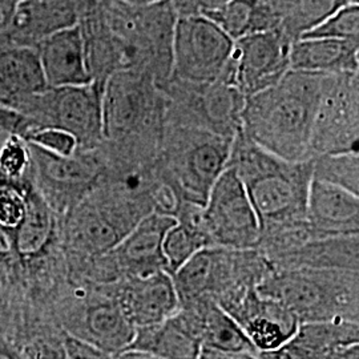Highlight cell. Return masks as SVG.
<instances>
[{
  "instance_id": "5bb4252c",
  "label": "cell",
  "mask_w": 359,
  "mask_h": 359,
  "mask_svg": "<svg viewBox=\"0 0 359 359\" xmlns=\"http://www.w3.org/2000/svg\"><path fill=\"white\" fill-rule=\"evenodd\" d=\"M175 222V218L154 212L142 218L115 249L103 255L112 283L167 270L163 241Z\"/></svg>"
},
{
  "instance_id": "6da1fadb",
  "label": "cell",
  "mask_w": 359,
  "mask_h": 359,
  "mask_svg": "<svg viewBox=\"0 0 359 359\" xmlns=\"http://www.w3.org/2000/svg\"><path fill=\"white\" fill-rule=\"evenodd\" d=\"M325 74L289 69L246 97L241 130L264 151L292 163L311 160L310 142Z\"/></svg>"
},
{
  "instance_id": "8fae6325",
  "label": "cell",
  "mask_w": 359,
  "mask_h": 359,
  "mask_svg": "<svg viewBox=\"0 0 359 359\" xmlns=\"http://www.w3.org/2000/svg\"><path fill=\"white\" fill-rule=\"evenodd\" d=\"M201 221L210 246L257 249L261 224L243 181L226 167L206 197Z\"/></svg>"
},
{
  "instance_id": "ba28073f",
  "label": "cell",
  "mask_w": 359,
  "mask_h": 359,
  "mask_svg": "<svg viewBox=\"0 0 359 359\" xmlns=\"http://www.w3.org/2000/svg\"><path fill=\"white\" fill-rule=\"evenodd\" d=\"M165 117L234 139L243 127L244 95L226 77L210 83L169 79Z\"/></svg>"
},
{
  "instance_id": "4316f807",
  "label": "cell",
  "mask_w": 359,
  "mask_h": 359,
  "mask_svg": "<svg viewBox=\"0 0 359 359\" xmlns=\"http://www.w3.org/2000/svg\"><path fill=\"white\" fill-rule=\"evenodd\" d=\"M311 161L313 179L330 182L359 196L358 152L322 154Z\"/></svg>"
},
{
  "instance_id": "f546056e",
  "label": "cell",
  "mask_w": 359,
  "mask_h": 359,
  "mask_svg": "<svg viewBox=\"0 0 359 359\" xmlns=\"http://www.w3.org/2000/svg\"><path fill=\"white\" fill-rule=\"evenodd\" d=\"M28 144L35 145L48 154L57 156H72L79 151L76 137L65 130L57 128L27 129L22 136Z\"/></svg>"
},
{
  "instance_id": "83f0119b",
  "label": "cell",
  "mask_w": 359,
  "mask_h": 359,
  "mask_svg": "<svg viewBox=\"0 0 359 359\" xmlns=\"http://www.w3.org/2000/svg\"><path fill=\"white\" fill-rule=\"evenodd\" d=\"M299 38L359 41L358 3H348L339 7L326 19H323L321 23L304 32Z\"/></svg>"
},
{
  "instance_id": "9a60e30c",
  "label": "cell",
  "mask_w": 359,
  "mask_h": 359,
  "mask_svg": "<svg viewBox=\"0 0 359 359\" xmlns=\"http://www.w3.org/2000/svg\"><path fill=\"white\" fill-rule=\"evenodd\" d=\"M225 311L243 329L257 354L273 353L287 345L301 322L278 301L250 290Z\"/></svg>"
},
{
  "instance_id": "f1b7e54d",
  "label": "cell",
  "mask_w": 359,
  "mask_h": 359,
  "mask_svg": "<svg viewBox=\"0 0 359 359\" xmlns=\"http://www.w3.org/2000/svg\"><path fill=\"white\" fill-rule=\"evenodd\" d=\"M31 152L28 142L11 133L0 142V176L13 181L26 180L31 173Z\"/></svg>"
},
{
  "instance_id": "52a82bcc",
  "label": "cell",
  "mask_w": 359,
  "mask_h": 359,
  "mask_svg": "<svg viewBox=\"0 0 359 359\" xmlns=\"http://www.w3.org/2000/svg\"><path fill=\"white\" fill-rule=\"evenodd\" d=\"M71 285L72 292L60 309L63 333L114 355L127 350L136 329L118 305L112 285Z\"/></svg>"
},
{
  "instance_id": "836d02e7",
  "label": "cell",
  "mask_w": 359,
  "mask_h": 359,
  "mask_svg": "<svg viewBox=\"0 0 359 359\" xmlns=\"http://www.w3.org/2000/svg\"><path fill=\"white\" fill-rule=\"evenodd\" d=\"M115 359H161L158 357H154L149 353H145V351H139V350H124L118 354H116Z\"/></svg>"
},
{
  "instance_id": "7c38bea8",
  "label": "cell",
  "mask_w": 359,
  "mask_h": 359,
  "mask_svg": "<svg viewBox=\"0 0 359 359\" xmlns=\"http://www.w3.org/2000/svg\"><path fill=\"white\" fill-rule=\"evenodd\" d=\"M359 71L326 75L314 116L310 154L358 152Z\"/></svg>"
},
{
  "instance_id": "d590c367",
  "label": "cell",
  "mask_w": 359,
  "mask_h": 359,
  "mask_svg": "<svg viewBox=\"0 0 359 359\" xmlns=\"http://www.w3.org/2000/svg\"><path fill=\"white\" fill-rule=\"evenodd\" d=\"M124 3H128V4H133V6H144V4H151L154 1H158V0H121Z\"/></svg>"
},
{
  "instance_id": "484cf974",
  "label": "cell",
  "mask_w": 359,
  "mask_h": 359,
  "mask_svg": "<svg viewBox=\"0 0 359 359\" xmlns=\"http://www.w3.org/2000/svg\"><path fill=\"white\" fill-rule=\"evenodd\" d=\"M278 13L283 31L292 40L321 23L329 15L348 3L358 0H270Z\"/></svg>"
},
{
  "instance_id": "e575fe53",
  "label": "cell",
  "mask_w": 359,
  "mask_h": 359,
  "mask_svg": "<svg viewBox=\"0 0 359 359\" xmlns=\"http://www.w3.org/2000/svg\"><path fill=\"white\" fill-rule=\"evenodd\" d=\"M0 359H23L13 348L0 341Z\"/></svg>"
},
{
  "instance_id": "4fadbf2b",
  "label": "cell",
  "mask_w": 359,
  "mask_h": 359,
  "mask_svg": "<svg viewBox=\"0 0 359 359\" xmlns=\"http://www.w3.org/2000/svg\"><path fill=\"white\" fill-rule=\"evenodd\" d=\"M293 41L280 28L234 40L225 77L245 97L269 88L290 69Z\"/></svg>"
},
{
  "instance_id": "7402d4cb",
  "label": "cell",
  "mask_w": 359,
  "mask_h": 359,
  "mask_svg": "<svg viewBox=\"0 0 359 359\" xmlns=\"http://www.w3.org/2000/svg\"><path fill=\"white\" fill-rule=\"evenodd\" d=\"M273 269H342L359 271V236L316 237L274 264Z\"/></svg>"
},
{
  "instance_id": "2e32d148",
  "label": "cell",
  "mask_w": 359,
  "mask_h": 359,
  "mask_svg": "<svg viewBox=\"0 0 359 359\" xmlns=\"http://www.w3.org/2000/svg\"><path fill=\"white\" fill-rule=\"evenodd\" d=\"M112 292L135 329L164 321L180 308L179 295L167 270L114 283Z\"/></svg>"
},
{
  "instance_id": "4dcf8cb0",
  "label": "cell",
  "mask_w": 359,
  "mask_h": 359,
  "mask_svg": "<svg viewBox=\"0 0 359 359\" xmlns=\"http://www.w3.org/2000/svg\"><path fill=\"white\" fill-rule=\"evenodd\" d=\"M23 359H68L63 334L62 337H40L31 341L23 353Z\"/></svg>"
},
{
  "instance_id": "603a6c76",
  "label": "cell",
  "mask_w": 359,
  "mask_h": 359,
  "mask_svg": "<svg viewBox=\"0 0 359 359\" xmlns=\"http://www.w3.org/2000/svg\"><path fill=\"white\" fill-rule=\"evenodd\" d=\"M57 234V216L32 182L27 185V205L23 219L13 231L15 255L23 261L44 256Z\"/></svg>"
},
{
  "instance_id": "e0dca14e",
  "label": "cell",
  "mask_w": 359,
  "mask_h": 359,
  "mask_svg": "<svg viewBox=\"0 0 359 359\" xmlns=\"http://www.w3.org/2000/svg\"><path fill=\"white\" fill-rule=\"evenodd\" d=\"M79 22L75 0H20L0 25V38L36 47L43 39Z\"/></svg>"
},
{
  "instance_id": "d6a6232c",
  "label": "cell",
  "mask_w": 359,
  "mask_h": 359,
  "mask_svg": "<svg viewBox=\"0 0 359 359\" xmlns=\"http://www.w3.org/2000/svg\"><path fill=\"white\" fill-rule=\"evenodd\" d=\"M198 359H261L256 354L248 353H224L210 348H203Z\"/></svg>"
},
{
  "instance_id": "d6986e66",
  "label": "cell",
  "mask_w": 359,
  "mask_h": 359,
  "mask_svg": "<svg viewBox=\"0 0 359 359\" xmlns=\"http://www.w3.org/2000/svg\"><path fill=\"white\" fill-rule=\"evenodd\" d=\"M128 348L161 359H198L203 342L192 313L180 306L167 320L136 329Z\"/></svg>"
},
{
  "instance_id": "ffe728a7",
  "label": "cell",
  "mask_w": 359,
  "mask_h": 359,
  "mask_svg": "<svg viewBox=\"0 0 359 359\" xmlns=\"http://www.w3.org/2000/svg\"><path fill=\"white\" fill-rule=\"evenodd\" d=\"M306 221L325 237L359 234V196L330 182L311 179Z\"/></svg>"
},
{
  "instance_id": "cb8c5ba5",
  "label": "cell",
  "mask_w": 359,
  "mask_h": 359,
  "mask_svg": "<svg viewBox=\"0 0 359 359\" xmlns=\"http://www.w3.org/2000/svg\"><path fill=\"white\" fill-rule=\"evenodd\" d=\"M180 306L188 309L192 313L203 342V348L258 355L240 325L216 302L203 299L182 304Z\"/></svg>"
},
{
  "instance_id": "7a4b0ae2",
  "label": "cell",
  "mask_w": 359,
  "mask_h": 359,
  "mask_svg": "<svg viewBox=\"0 0 359 359\" xmlns=\"http://www.w3.org/2000/svg\"><path fill=\"white\" fill-rule=\"evenodd\" d=\"M243 181L259 218L261 231L306 218L313 161L292 163L259 148L240 130L231 144L228 165Z\"/></svg>"
},
{
  "instance_id": "9c48e42d",
  "label": "cell",
  "mask_w": 359,
  "mask_h": 359,
  "mask_svg": "<svg viewBox=\"0 0 359 359\" xmlns=\"http://www.w3.org/2000/svg\"><path fill=\"white\" fill-rule=\"evenodd\" d=\"M28 147L35 175L32 185L57 217H63L99 184L107 168L103 145L92 151L79 149L68 157Z\"/></svg>"
},
{
  "instance_id": "30bf717a",
  "label": "cell",
  "mask_w": 359,
  "mask_h": 359,
  "mask_svg": "<svg viewBox=\"0 0 359 359\" xmlns=\"http://www.w3.org/2000/svg\"><path fill=\"white\" fill-rule=\"evenodd\" d=\"M234 40L201 13L179 15L172 47L170 79L210 83L225 76Z\"/></svg>"
},
{
  "instance_id": "d4e9b609",
  "label": "cell",
  "mask_w": 359,
  "mask_h": 359,
  "mask_svg": "<svg viewBox=\"0 0 359 359\" xmlns=\"http://www.w3.org/2000/svg\"><path fill=\"white\" fill-rule=\"evenodd\" d=\"M201 15L213 20L233 40L280 28V16L270 0H229Z\"/></svg>"
},
{
  "instance_id": "44dd1931",
  "label": "cell",
  "mask_w": 359,
  "mask_h": 359,
  "mask_svg": "<svg viewBox=\"0 0 359 359\" xmlns=\"http://www.w3.org/2000/svg\"><path fill=\"white\" fill-rule=\"evenodd\" d=\"M290 69L337 75L359 71V41L299 38L290 47Z\"/></svg>"
},
{
  "instance_id": "5b68a950",
  "label": "cell",
  "mask_w": 359,
  "mask_h": 359,
  "mask_svg": "<svg viewBox=\"0 0 359 359\" xmlns=\"http://www.w3.org/2000/svg\"><path fill=\"white\" fill-rule=\"evenodd\" d=\"M269 262L257 249L210 246L172 274L180 305L209 299L228 309L264 280Z\"/></svg>"
},
{
  "instance_id": "1f68e13d",
  "label": "cell",
  "mask_w": 359,
  "mask_h": 359,
  "mask_svg": "<svg viewBox=\"0 0 359 359\" xmlns=\"http://www.w3.org/2000/svg\"><path fill=\"white\" fill-rule=\"evenodd\" d=\"M63 341L68 359H115L114 354L72 335L63 333Z\"/></svg>"
},
{
  "instance_id": "ac0fdd59",
  "label": "cell",
  "mask_w": 359,
  "mask_h": 359,
  "mask_svg": "<svg viewBox=\"0 0 359 359\" xmlns=\"http://www.w3.org/2000/svg\"><path fill=\"white\" fill-rule=\"evenodd\" d=\"M36 50L47 88L79 87L93 83L86 40L79 23L43 39Z\"/></svg>"
},
{
  "instance_id": "3957f363",
  "label": "cell",
  "mask_w": 359,
  "mask_h": 359,
  "mask_svg": "<svg viewBox=\"0 0 359 359\" xmlns=\"http://www.w3.org/2000/svg\"><path fill=\"white\" fill-rule=\"evenodd\" d=\"M257 292L278 301L298 321L359 323V271L342 269H273Z\"/></svg>"
},
{
  "instance_id": "277c9868",
  "label": "cell",
  "mask_w": 359,
  "mask_h": 359,
  "mask_svg": "<svg viewBox=\"0 0 359 359\" xmlns=\"http://www.w3.org/2000/svg\"><path fill=\"white\" fill-rule=\"evenodd\" d=\"M231 144V137L165 117L156 169L181 201L204 206L226 169Z\"/></svg>"
},
{
  "instance_id": "8992f818",
  "label": "cell",
  "mask_w": 359,
  "mask_h": 359,
  "mask_svg": "<svg viewBox=\"0 0 359 359\" xmlns=\"http://www.w3.org/2000/svg\"><path fill=\"white\" fill-rule=\"evenodd\" d=\"M103 90L96 83L46 88L13 109L25 117L27 129H62L76 137L80 151H92L104 144Z\"/></svg>"
}]
</instances>
